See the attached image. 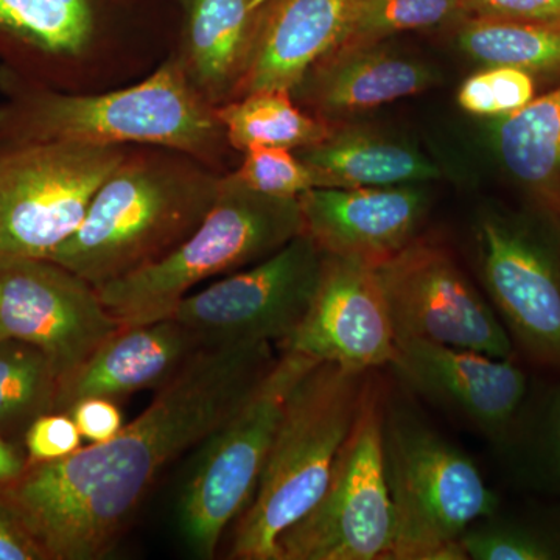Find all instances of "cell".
Instances as JSON below:
<instances>
[{"label": "cell", "instance_id": "obj_1", "mask_svg": "<svg viewBox=\"0 0 560 560\" xmlns=\"http://www.w3.org/2000/svg\"><path fill=\"white\" fill-rule=\"evenodd\" d=\"M270 342L205 348L116 436L0 485L50 560L102 559L161 471L202 444L275 363Z\"/></svg>", "mask_w": 560, "mask_h": 560}, {"label": "cell", "instance_id": "obj_2", "mask_svg": "<svg viewBox=\"0 0 560 560\" xmlns=\"http://www.w3.org/2000/svg\"><path fill=\"white\" fill-rule=\"evenodd\" d=\"M0 145L167 147L223 175L241 161L215 108L194 91L171 57L142 80L98 92L50 90L0 69Z\"/></svg>", "mask_w": 560, "mask_h": 560}, {"label": "cell", "instance_id": "obj_3", "mask_svg": "<svg viewBox=\"0 0 560 560\" xmlns=\"http://www.w3.org/2000/svg\"><path fill=\"white\" fill-rule=\"evenodd\" d=\"M176 28V0H0V69L50 90H116L171 57Z\"/></svg>", "mask_w": 560, "mask_h": 560}, {"label": "cell", "instance_id": "obj_4", "mask_svg": "<svg viewBox=\"0 0 560 560\" xmlns=\"http://www.w3.org/2000/svg\"><path fill=\"white\" fill-rule=\"evenodd\" d=\"M223 176L184 151L131 145L95 194L79 231L47 259L95 289L150 267L200 226Z\"/></svg>", "mask_w": 560, "mask_h": 560}, {"label": "cell", "instance_id": "obj_5", "mask_svg": "<svg viewBox=\"0 0 560 560\" xmlns=\"http://www.w3.org/2000/svg\"><path fill=\"white\" fill-rule=\"evenodd\" d=\"M372 372L318 363L294 386L259 486L235 525L228 558L278 560L280 536L326 492Z\"/></svg>", "mask_w": 560, "mask_h": 560}, {"label": "cell", "instance_id": "obj_6", "mask_svg": "<svg viewBox=\"0 0 560 560\" xmlns=\"http://www.w3.org/2000/svg\"><path fill=\"white\" fill-rule=\"evenodd\" d=\"M382 451L396 526L390 560H469L460 537L500 510L475 460L386 393Z\"/></svg>", "mask_w": 560, "mask_h": 560}, {"label": "cell", "instance_id": "obj_7", "mask_svg": "<svg viewBox=\"0 0 560 560\" xmlns=\"http://www.w3.org/2000/svg\"><path fill=\"white\" fill-rule=\"evenodd\" d=\"M300 234L298 198L250 190L230 172L215 205L186 241L156 264L98 287V294L121 326L172 318L195 287L267 259Z\"/></svg>", "mask_w": 560, "mask_h": 560}, {"label": "cell", "instance_id": "obj_8", "mask_svg": "<svg viewBox=\"0 0 560 560\" xmlns=\"http://www.w3.org/2000/svg\"><path fill=\"white\" fill-rule=\"evenodd\" d=\"M318 363L280 352L237 410L202 442L178 506L180 533L198 558H215L223 534L249 506L291 390Z\"/></svg>", "mask_w": 560, "mask_h": 560}, {"label": "cell", "instance_id": "obj_9", "mask_svg": "<svg viewBox=\"0 0 560 560\" xmlns=\"http://www.w3.org/2000/svg\"><path fill=\"white\" fill-rule=\"evenodd\" d=\"M386 390L372 372L326 492L278 541V560H390L396 537L382 451Z\"/></svg>", "mask_w": 560, "mask_h": 560}, {"label": "cell", "instance_id": "obj_10", "mask_svg": "<svg viewBox=\"0 0 560 560\" xmlns=\"http://www.w3.org/2000/svg\"><path fill=\"white\" fill-rule=\"evenodd\" d=\"M130 147L0 145V253L49 257L79 231L95 194Z\"/></svg>", "mask_w": 560, "mask_h": 560}, {"label": "cell", "instance_id": "obj_11", "mask_svg": "<svg viewBox=\"0 0 560 560\" xmlns=\"http://www.w3.org/2000/svg\"><path fill=\"white\" fill-rule=\"evenodd\" d=\"M478 272L512 342L560 372V230L530 215L488 209L475 223Z\"/></svg>", "mask_w": 560, "mask_h": 560}, {"label": "cell", "instance_id": "obj_12", "mask_svg": "<svg viewBox=\"0 0 560 560\" xmlns=\"http://www.w3.org/2000/svg\"><path fill=\"white\" fill-rule=\"evenodd\" d=\"M323 257L302 232L267 259L190 293L172 318L194 331L205 348L279 346L296 330L311 305Z\"/></svg>", "mask_w": 560, "mask_h": 560}, {"label": "cell", "instance_id": "obj_13", "mask_svg": "<svg viewBox=\"0 0 560 560\" xmlns=\"http://www.w3.org/2000/svg\"><path fill=\"white\" fill-rule=\"evenodd\" d=\"M397 338L475 350L506 359L514 342L488 298L434 235L420 234L377 265Z\"/></svg>", "mask_w": 560, "mask_h": 560}, {"label": "cell", "instance_id": "obj_14", "mask_svg": "<svg viewBox=\"0 0 560 560\" xmlns=\"http://www.w3.org/2000/svg\"><path fill=\"white\" fill-rule=\"evenodd\" d=\"M120 327L98 290L75 272L47 257L0 253V338L35 346L60 383Z\"/></svg>", "mask_w": 560, "mask_h": 560}, {"label": "cell", "instance_id": "obj_15", "mask_svg": "<svg viewBox=\"0 0 560 560\" xmlns=\"http://www.w3.org/2000/svg\"><path fill=\"white\" fill-rule=\"evenodd\" d=\"M390 368L423 399L466 420L501 451L512 452L528 397V375L512 357L397 338Z\"/></svg>", "mask_w": 560, "mask_h": 560}, {"label": "cell", "instance_id": "obj_16", "mask_svg": "<svg viewBox=\"0 0 560 560\" xmlns=\"http://www.w3.org/2000/svg\"><path fill=\"white\" fill-rule=\"evenodd\" d=\"M396 345L377 267L324 254L311 305L278 348L346 370L371 372L390 366Z\"/></svg>", "mask_w": 560, "mask_h": 560}, {"label": "cell", "instance_id": "obj_17", "mask_svg": "<svg viewBox=\"0 0 560 560\" xmlns=\"http://www.w3.org/2000/svg\"><path fill=\"white\" fill-rule=\"evenodd\" d=\"M302 232L320 253L383 264L407 248L429 215L425 184L386 187H315L300 198Z\"/></svg>", "mask_w": 560, "mask_h": 560}, {"label": "cell", "instance_id": "obj_18", "mask_svg": "<svg viewBox=\"0 0 560 560\" xmlns=\"http://www.w3.org/2000/svg\"><path fill=\"white\" fill-rule=\"evenodd\" d=\"M272 2L176 0L178 28L171 58L213 108L242 97Z\"/></svg>", "mask_w": 560, "mask_h": 560}, {"label": "cell", "instance_id": "obj_19", "mask_svg": "<svg viewBox=\"0 0 560 560\" xmlns=\"http://www.w3.org/2000/svg\"><path fill=\"white\" fill-rule=\"evenodd\" d=\"M440 81L433 65L382 40L330 50L291 94L312 116L337 124L429 91Z\"/></svg>", "mask_w": 560, "mask_h": 560}, {"label": "cell", "instance_id": "obj_20", "mask_svg": "<svg viewBox=\"0 0 560 560\" xmlns=\"http://www.w3.org/2000/svg\"><path fill=\"white\" fill-rule=\"evenodd\" d=\"M202 349L200 338L175 318L121 326L60 383L57 411L84 397L116 400L161 388Z\"/></svg>", "mask_w": 560, "mask_h": 560}, {"label": "cell", "instance_id": "obj_21", "mask_svg": "<svg viewBox=\"0 0 560 560\" xmlns=\"http://www.w3.org/2000/svg\"><path fill=\"white\" fill-rule=\"evenodd\" d=\"M357 0H275L243 95L293 91L307 70L340 43Z\"/></svg>", "mask_w": 560, "mask_h": 560}, {"label": "cell", "instance_id": "obj_22", "mask_svg": "<svg viewBox=\"0 0 560 560\" xmlns=\"http://www.w3.org/2000/svg\"><path fill=\"white\" fill-rule=\"evenodd\" d=\"M296 153L319 187L407 186L442 178L440 164L410 142L353 119L331 124L326 138Z\"/></svg>", "mask_w": 560, "mask_h": 560}, {"label": "cell", "instance_id": "obj_23", "mask_svg": "<svg viewBox=\"0 0 560 560\" xmlns=\"http://www.w3.org/2000/svg\"><path fill=\"white\" fill-rule=\"evenodd\" d=\"M489 140L534 212L560 230V84L522 109L490 119Z\"/></svg>", "mask_w": 560, "mask_h": 560}, {"label": "cell", "instance_id": "obj_24", "mask_svg": "<svg viewBox=\"0 0 560 560\" xmlns=\"http://www.w3.org/2000/svg\"><path fill=\"white\" fill-rule=\"evenodd\" d=\"M235 153L253 149L302 150L329 135L331 124L312 116L285 90H259L215 108Z\"/></svg>", "mask_w": 560, "mask_h": 560}, {"label": "cell", "instance_id": "obj_25", "mask_svg": "<svg viewBox=\"0 0 560 560\" xmlns=\"http://www.w3.org/2000/svg\"><path fill=\"white\" fill-rule=\"evenodd\" d=\"M456 46L471 61L510 66L530 75H560V22L467 18L456 25Z\"/></svg>", "mask_w": 560, "mask_h": 560}, {"label": "cell", "instance_id": "obj_26", "mask_svg": "<svg viewBox=\"0 0 560 560\" xmlns=\"http://www.w3.org/2000/svg\"><path fill=\"white\" fill-rule=\"evenodd\" d=\"M60 377L28 342L0 338V436L16 442L33 420L57 411Z\"/></svg>", "mask_w": 560, "mask_h": 560}, {"label": "cell", "instance_id": "obj_27", "mask_svg": "<svg viewBox=\"0 0 560 560\" xmlns=\"http://www.w3.org/2000/svg\"><path fill=\"white\" fill-rule=\"evenodd\" d=\"M467 18L464 0H357L334 49L382 43L397 33L458 25Z\"/></svg>", "mask_w": 560, "mask_h": 560}, {"label": "cell", "instance_id": "obj_28", "mask_svg": "<svg viewBox=\"0 0 560 560\" xmlns=\"http://www.w3.org/2000/svg\"><path fill=\"white\" fill-rule=\"evenodd\" d=\"M460 544L469 560H560V522L499 510L475 522Z\"/></svg>", "mask_w": 560, "mask_h": 560}, {"label": "cell", "instance_id": "obj_29", "mask_svg": "<svg viewBox=\"0 0 560 560\" xmlns=\"http://www.w3.org/2000/svg\"><path fill=\"white\" fill-rule=\"evenodd\" d=\"M536 91V77L526 70L489 66L460 83L456 101L471 116L497 119L528 105Z\"/></svg>", "mask_w": 560, "mask_h": 560}, {"label": "cell", "instance_id": "obj_30", "mask_svg": "<svg viewBox=\"0 0 560 560\" xmlns=\"http://www.w3.org/2000/svg\"><path fill=\"white\" fill-rule=\"evenodd\" d=\"M243 186L276 198H300L319 187L315 172L300 154L287 149H253L242 153L231 172Z\"/></svg>", "mask_w": 560, "mask_h": 560}, {"label": "cell", "instance_id": "obj_31", "mask_svg": "<svg viewBox=\"0 0 560 560\" xmlns=\"http://www.w3.org/2000/svg\"><path fill=\"white\" fill-rule=\"evenodd\" d=\"M525 444L541 485L560 495V383L541 399L525 431Z\"/></svg>", "mask_w": 560, "mask_h": 560}, {"label": "cell", "instance_id": "obj_32", "mask_svg": "<svg viewBox=\"0 0 560 560\" xmlns=\"http://www.w3.org/2000/svg\"><path fill=\"white\" fill-rule=\"evenodd\" d=\"M83 441L79 427L66 411L39 416L22 438L28 467L68 458L83 447Z\"/></svg>", "mask_w": 560, "mask_h": 560}, {"label": "cell", "instance_id": "obj_33", "mask_svg": "<svg viewBox=\"0 0 560 560\" xmlns=\"http://www.w3.org/2000/svg\"><path fill=\"white\" fill-rule=\"evenodd\" d=\"M90 444H102L121 430L124 416L116 401L106 397H84L70 405L68 411Z\"/></svg>", "mask_w": 560, "mask_h": 560}, {"label": "cell", "instance_id": "obj_34", "mask_svg": "<svg viewBox=\"0 0 560 560\" xmlns=\"http://www.w3.org/2000/svg\"><path fill=\"white\" fill-rule=\"evenodd\" d=\"M0 560H50L13 503L0 490Z\"/></svg>", "mask_w": 560, "mask_h": 560}, {"label": "cell", "instance_id": "obj_35", "mask_svg": "<svg viewBox=\"0 0 560 560\" xmlns=\"http://www.w3.org/2000/svg\"><path fill=\"white\" fill-rule=\"evenodd\" d=\"M470 18L560 22V0H464Z\"/></svg>", "mask_w": 560, "mask_h": 560}, {"label": "cell", "instance_id": "obj_36", "mask_svg": "<svg viewBox=\"0 0 560 560\" xmlns=\"http://www.w3.org/2000/svg\"><path fill=\"white\" fill-rule=\"evenodd\" d=\"M27 467L24 448L21 451L16 442L0 436V485L18 480Z\"/></svg>", "mask_w": 560, "mask_h": 560}]
</instances>
